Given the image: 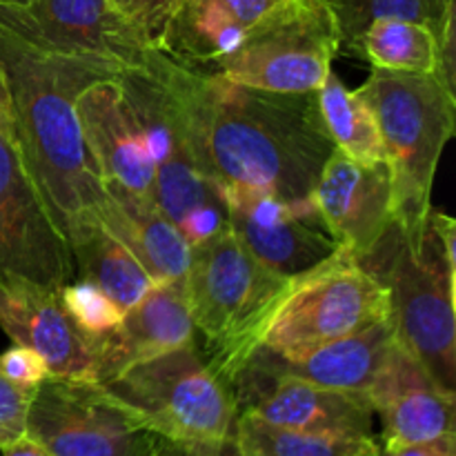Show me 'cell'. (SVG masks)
<instances>
[{"label": "cell", "instance_id": "obj_33", "mask_svg": "<svg viewBox=\"0 0 456 456\" xmlns=\"http://www.w3.org/2000/svg\"><path fill=\"white\" fill-rule=\"evenodd\" d=\"M0 132L12 138V141H16V114H13L12 94H9L3 67H0Z\"/></svg>", "mask_w": 456, "mask_h": 456}, {"label": "cell", "instance_id": "obj_10", "mask_svg": "<svg viewBox=\"0 0 456 456\" xmlns=\"http://www.w3.org/2000/svg\"><path fill=\"white\" fill-rule=\"evenodd\" d=\"M27 436L53 456H150L159 441L105 386L53 377L36 390Z\"/></svg>", "mask_w": 456, "mask_h": 456}, {"label": "cell", "instance_id": "obj_23", "mask_svg": "<svg viewBox=\"0 0 456 456\" xmlns=\"http://www.w3.org/2000/svg\"><path fill=\"white\" fill-rule=\"evenodd\" d=\"M69 249L76 276L98 285L123 312L156 285L136 256L98 221L83 223L69 236Z\"/></svg>", "mask_w": 456, "mask_h": 456}, {"label": "cell", "instance_id": "obj_31", "mask_svg": "<svg viewBox=\"0 0 456 456\" xmlns=\"http://www.w3.org/2000/svg\"><path fill=\"white\" fill-rule=\"evenodd\" d=\"M110 4L116 12L123 13L127 20H132L134 25L141 27L147 34V38L156 45V38H159L160 34L156 0H110Z\"/></svg>", "mask_w": 456, "mask_h": 456}, {"label": "cell", "instance_id": "obj_1", "mask_svg": "<svg viewBox=\"0 0 456 456\" xmlns=\"http://www.w3.org/2000/svg\"><path fill=\"white\" fill-rule=\"evenodd\" d=\"M145 65L176 98L199 167L223 190L256 187L283 200L310 199L332 156L319 92H267L181 65L151 47Z\"/></svg>", "mask_w": 456, "mask_h": 456}, {"label": "cell", "instance_id": "obj_34", "mask_svg": "<svg viewBox=\"0 0 456 456\" xmlns=\"http://www.w3.org/2000/svg\"><path fill=\"white\" fill-rule=\"evenodd\" d=\"M150 456H216V454H209L205 450L199 448H191V445L185 444H176V441H169V439H160L156 441L154 450H151Z\"/></svg>", "mask_w": 456, "mask_h": 456}, {"label": "cell", "instance_id": "obj_15", "mask_svg": "<svg viewBox=\"0 0 456 456\" xmlns=\"http://www.w3.org/2000/svg\"><path fill=\"white\" fill-rule=\"evenodd\" d=\"M365 395L381 419L383 450L454 435L456 392L445 390L396 338Z\"/></svg>", "mask_w": 456, "mask_h": 456}, {"label": "cell", "instance_id": "obj_7", "mask_svg": "<svg viewBox=\"0 0 456 456\" xmlns=\"http://www.w3.org/2000/svg\"><path fill=\"white\" fill-rule=\"evenodd\" d=\"M145 136L154 165V200L190 248L230 230L221 190L199 167L185 120L163 80L142 62L114 76Z\"/></svg>", "mask_w": 456, "mask_h": 456}, {"label": "cell", "instance_id": "obj_29", "mask_svg": "<svg viewBox=\"0 0 456 456\" xmlns=\"http://www.w3.org/2000/svg\"><path fill=\"white\" fill-rule=\"evenodd\" d=\"M38 387L18 386L0 370V450L27 435V414Z\"/></svg>", "mask_w": 456, "mask_h": 456}, {"label": "cell", "instance_id": "obj_8", "mask_svg": "<svg viewBox=\"0 0 456 456\" xmlns=\"http://www.w3.org/2000/svg\"><path fill=\"white\" fill-rule=\"evenodd\" d=\"M341 49L325 0H283L203 71L267 92H319Z\"/></svg>", "mask_w": 456, "mask_h": 456}, {"label": "cell", "instance_id": "obj_22", "mask_svg": "<svg viewBox=\"0 0 456 456\" xmlns=\"http://www.w3.org/2000/svg\"><path fill=\"white\" fill-rule=\"evenodd\" d=\"M283 0H178L154 47L181 65L205 69L240 43Z\"/></svg>", "mask_w": 456, "mask_h": 456}, {"label": "cell", "instance_id": "obj_17", "mask_svg": "<svg viewBox=\"0 0 456 456\" xmlns=\"http://www.w3.org/2000/svg\"><path fill=\"white\" fill-rule=\"evenodd\" d=\"M325 225L356 258L383 239L392 218V183L387 165H363L334 150L310 194Z\"/></svg>", "mask_w": 456, "mask_h": 456}, {"label": "cell", "instance_id": "obj_16", "mask_svg": "<svg viewBox=\"0 0 456 456\" xmlns=\"http://www.w3.org/2000/svg\"><path fill=\"white\" fill-rule=\"evenodd\" d=\"M0 328L13 346L34 350L49 377L96 383L92 347L67 314L61 289L22 276L0 279Z\"/></svg>", "mask_w": 456, "mask_h": 456}, {"label": "cell", "instance_id": "obj_11", "mask_svg": "<svg viewBox=\"0 0 456 456\" xmlns=\"http://www.w3.org/2000/svg\"><path fill=\"white\" fill-rule=\"evenodd\" d=\"M0 29L27 47L58 56L102 58L141 67L154 43L110 0H29L0 4Z\"/></svg>", "mask_w": 456, "mask_h": 456}, {"label": "cell", "instance_id": "obj_2", "mask_svg": "<svg viewBox=\"0 0 456 456\" xmlns=\"http://www.w3.org/2000/svg\"><path fill=\"white\" fill-rule=\"evenodd\" d=\"M0 67L16 114L22 160L62 236L96 221L105 185L80 132L76 101L123 67L102 58L36 52L0 29Z\"/></svg>", "mask_w": 456, "mask_h": 456}, {"label": "cell", "instance_id": "obj_21", "mask_svg": "<svg viewBox=\"0 0 456 456\" xmlns=\"http://www.w3.org/2000/svg\"><path fill=\"white\" fill-rule=\"evenodd\" d=\"M102 185L96 221L136 256L154 283H185L191 248L156 200L114 181Z\"/></svg>", "mask_w": 456, "mask_h": 456}, {"label": "cell", "instance_id": "obj_36", "mask_svg": "<svg viewBox=\"0 0 456 456\" xmlns=\"http://www.w3.org/2000/svg\"><path fill=\"white\" fill-rule=\"evenodd\" d=\"M178 0H156V7H159V22H160V31H163L165 22H167L169 13H172V9L176 7ZM160 36V34H159ZM159 40V38H156Z\"/></svg>", "mask_w": 456, "mask_h": 456}, {"label": "cell", "instance_id": "obj_5", "mask_svg": "<svg viewBox=\"0 0 456 456\" xmlns=\"http://www.w3.org/2000/svg\"><path fill=\"white\" fill-rule=\"evenodd\" d=\"M356 92L374 111L392 183V218L414 230L432 209L441 154L456 129V94L435 74L372 69Z\"/></svg>", "mask_w": 456, "mask_h": 456}, {"label": "cell", "instance_id": "obj_13", "mask_svg": "<svg viewBox=\"0 0 456 456\" xmlns=\"http://www.w3.org/2000/svg\"><path fill=\"white\" fill-rule=\"evenodd\" d=\"M221 194L232 234L258 263L285 279L314 270L341 248L312 199L283 200L243 185H227Z\"/></svg>", "mask_w": 456, "mask_h": 456}, {"label": "cell", "instance_id": "obj_12", "mask_svg": "<svg viewBox=\"0 0 456 456\" xmlns=\"http://www.w3.org/2000/svg\"><path fill=\"white\" fill-rule=\"evenodd\" d=\"M7 276L61 289L76 279V267L18 142L0 132V279Z\"/></svg>", "mask_w": 456, "mask_h": 456}, {"label": "cell", "instance_id": "obj_4", "mask_svg": "<svg viewBox=\"0 0 456 456\" xmlns=\"http://www.w3.org/2000/svg\"><path fill=\"white\" fill-rule=\"evenodd\" d=\"M292 281L258 263L230 230L191 248L185 292L199 350L230 387Z\"/></svg>", "mask_w": 456, "mask_h": 456}, {"label": "cell", "instance_id": "obj_27", "mask_svg": "<svg viewBox=\"0 0 456 456\" xmlns=\"http://www.w3.org/2000/svg\"><path fill=\"white\" fill-rule=\"evenodd\" d=\"M337 18L341 49L359 56L361 38L377 18H408L423 22L439 34L456 0H325Z\"/></svg>", "mask_w": 456, "mask_h": 456}, {"label": "cell", "instance_id": "obj_37", "mask_svg": "<svg viewBox=\"0 0 456 456\" xmlns=\"http://www.w3.org/2000/svg\"><path fill=\"white\" fill-rule=\"evenodd\" d=\"M29 0H0V4H25Z\"/></svg>", "mask_w": 456, "mask_h": 456}, {"label": "cell", "instance_id": "obj_26", "mask_svg": "<svg viewBox=\"0 0 456 456\" xmlns=\"http://www.w3.org/2000/svg\"><path fill=\"white\" fill-rule=\"evenodd\" d=\"M359 56L372 69L436 74V31L408 18H377L361 38Z\"/></svg>", "mask_w": 456, "mask_h": 456}, {"label": "cell", "instance_id": "obj_35", "mask_svg": "<svg viewBox=\"0 0 456 456\" xmlns=\"http://www.w3.org/2000/svg\"><path fill=\"white\" fill-rule=\"evenodd\" d=\"M0 454L3 456H53L52 452H47L43 445H38L34 439H29L27 435L22 436V439L9 444L7 448L0 450Z\"/></svg>", "mask_w": 456, "mask_h": 456}, {"label": "cell", "instance_id": "obj_3", "mask_svg": "<svg viewBox=\"0 0 456 456\" xmlns=\"http://www.w3.org/2000/svg\"><path fill=\"white\" fill-rule=\"evenodd\" d=\"M456 223L432 208L421 225L392 223L359 258L387 289L395 337L428 372L456 392Z\"/></svg>", "mask_w": 456, "mask_h": 456}, {"label": "cell", "instance_id": "obj_28", "mask_svg": "<svg viewBox=\"0 0 456 456\" xmlns=\"http://www.w3.org/2000/svg\"><path fill=\"white\" fill-rule=\"evenodd\" d=\"M61 298L67 314L71 316V321L78 325L85 337L107 332L125 314L98 285H94L92 281L78 279V276L71 283L62 285Z\"/></svg>", "mask_w": 456, "mask_h": 456}, {"label": "cell", "instance_id": "obj_20", "mask_svg": "<svg viewBox=\"0 0 456 456\" xmlns=\"http://www.w3.org/2000/svg\"><path fill=\"white\" fill-rule=\"evenodd\" d=\"M395 338V325L387 316L352 337L305 347V350L281 354V352L258 347L248 363L265 372L285 374V377L301 379L321 387L365 395Z\"/></svg>", "mask_w": 456, "mask_h": 456}, {"label": "cell", "instance_id": "obj_32", "mask_svg": "<svg viewBox=\"0 0 456 456\" xmlns=\"http://www.w3.org/2000/svg\"><path fill=\"white\" fill-rule=\"evenodd\" d=\"M379 456H456V435L423 441V444L399 445V448L390 450L381 448Z\"/></svg>", "mask_w": 456, "mask_h": 456}, {"label": "cell", "instance_id": "obj_25", "mask_svg": "<svg viewBox=\"0 0 456 456\" xmlns=\"http://www.w3.org/2000/svg\"><path fill=\"white\" fill-rule=\"evenodd\" d=\"M319 107L338 151L356 163L386 165V150L372 107L356 89H347L334 71L319 87Z\"/></svg>", "mask_w": 456, "mask_h": 456}, {"label": "cell", "instance_id": "obj_19", "mask_svg": "<svg viewBox=\"0 0 456 456\" xmlns=\"http://www.w3.org/2000/svg\"><path fill=\"white\" fill-rule=\"evenodd\" d=\"M76 114L102 181L154 199V165L118 83L107 78L89 85L76 101Z\"/></svg>", "mask_w": 456, "mask_h": 456}, {"label": "cell", "instance_id": "obj_24", "mask_svg": "<svg viewBox=\"0 0 456 456\" xmlns=\"http://www.w3.org/2000/svg\"><path fill=\"white\" fill-rule=\"evenodd\" d=\"M230 445L236 456H379L381 452L374 436L289 430L249 414H236Z\"/></svg>", "mask_w": 456, "mask_h": 456}, {"label": "cell", "instance_id": "obj_14", "mask_svg": "<svg viewBox=\"0 0 456 456\" xmlns=\"http://www.w3.org/2000/svg\"><path fill=\"white\" fill-rule=\"evenodd\" d=\"M236 412L272 426L321 435L374 436L368 395L321 387L301 379L272 374L245 363L232 381Z\"/></svg>", "mask_w": 456, "mask_h": 456}, {"label": "cell", "instance_id": "obj_18", "mask_svg": "<svg viewBox=\"0 0 456 456\" xmlns=\"http://www.w3.org/2000/svg\"><path fill=\"white\" fill-rule=\"evenodd\" d=\"M96 383L114 381L141 361L196 341L185 283H156L111 330L87 337Z\"/></svg>", "mask_w": 456, "mask_h": 456}, {"label": "cell", "instance_id": "obj_6", "mask_svg": "<svg viewBox=\"0 0 456 456\" xmlns=\"http://www.w3.org/2000/svg\"><path fill=\"white\" fill-rule=\"evenodd\" d=\"M105 390L160 439L223 456L236 421L234 392L203 359L199 343L141 361Z\"/></svg>", "mask_w": 456, "mask_h": 456}, {"label": "cell", "instance_id": "obj_30", "mask_svg": "<svg viewBox=\"0 0 456 456\" xmlns=\"http://www.w3.org/2000/svg\"><path fill=\"white\" fill-rule=\"evenodd\" d=\"M0 370L7 379H12L18 386L38 387L49 377V370L45 361L34 350L22 346H13L0 354Z\"/></svg>", "mask_w": 456, "mask_h": 456}, {"label": "cell", "instance_id": "obj_9", "mask_svg": "<svg viewBox=\"0 0 456 456\" xmlns=\"http://www.w3.org/2000/svg\"><path fill=\"white\" fill-rule=\"evenodd\" d=\"M390 316L387 289L346 248L294 276L263 330L258 347L270 352H297L352 337Z\"/></svg>", "mask_w": 456, "mask_h": 456}]
</instances>
